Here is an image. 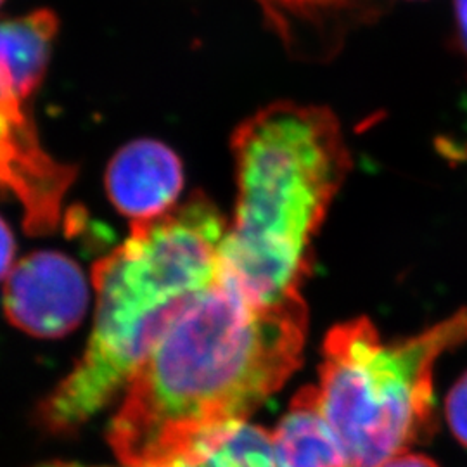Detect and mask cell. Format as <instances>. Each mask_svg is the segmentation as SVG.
<instances>
[{
  "mask_svg": "<svg viewBox=\"0 0 467 467\" xmlns=\"http://www.w3.org/2000/svg\"><path fill=\"white\" fill-rule=\"evenodd\" d=\"M306 329L301 295L258 305L220 275L125 388L108 428L121 466H173L201 438L244 422L298 368Z\"/></svg>",
  "mask_w": 467,
  "mask_h": 467,
  "instance_id": "obj_1",
  "label": "cell"
},
{
  "mask_svg": "<svg viewBox=\"0 0 467 467\" xmlns=\"http://www.w3.org/2000/svg\"><path fill=\"white\" fill-rule=\"evenodd\" d=\"M225 233L217 206L196 192L161 217L134 222L130 237L100 258L88 345L36 409L47 433H77L129 386L187 303L217 283Z\"/></svg>",
  "mask_w": 467,
  "mask_h": 467,
  "instance_id": "obj_2",
  "label": "cell"
},
{
  "mask_svg": "<svg viewBox=\"0 0 467 467\" xmlns=\"http://www.w3.org/2000/svg\"><path fill=\"white\" fill-rule=\"evenodd\" d=\"M231 146L237 200L220 275L258 305L300 296L316 234L351 170L339 119L281 100L246 118Z\"/></svg>",
  "mask_w": 467,
  "mask_h": 467,
  "instance_id": "obj_3",
  "label": "cell"
},
{
  "mask_svg": "<svg viewBox=\"0 0 467 467\" xmlns=\"http://www.w3.org/2000/svg\"><path fill=\"white\" fill-rule=\"evenodd\" d=\"M466 339L467 308L389 343L366 317L329 331L318 395L348 466H383L434 433V364Z\"/></svg>",
  "mask_w": 467,
  "mask_h": 467,
  "instance_id": "obj_4",
  "label": "cell"
},
{
  "mask_svg": "<svg viewBox=\"0 0 467 467\" xmlns=\"http://www.w3.org/2000/svg\"><path fill=\"white\" fill-rule=\"evenodd\" d=\"M88 287L82 268L57 251H36L11 268L4 285V312L17 329L56 339L84 320Z\"/></svg>",
  "mask_w": 467,
  "mask_h": 467,
  "instance_id": "obj_5",
  "label": "cell"
},
{
  "mask_svg": "<svg viewBox=\"0 0 467 467\" xmlns=\"http://www.w3.org/2000/svg\"><path fill=\"white\" fill-rule=\"evenodd\" d=\"M268 28L301 59H329L351 30L381 15L379 0H256Z\"/></svg>",
  "mask_w": 467,
  "mask_h": 467,
  "instance_id": "obj_6",
  "label": "cell"
},
{
  "mask_svg": "<svg viewBox=\"0 0 467 467\" xmlns=\"http://www.w3.org/2000/svg\"><path fill=\"white\" fill-rule=\"evenodd\" d=\"M182 185L184 171L179 156L150 139L121 148L106 170L109 200L121 215L134 222L161 217L173 210Z\"/></svg>",
  "mask_w": 467,
  "mask_h": 467,
  "instance_id": "obj_7",
  "label": "cell"
},
{
  "mask_svg": "<svg viewBox=\"0 0 467 467\" xmlns=\"http://www.w3.org/2000/svg\"><path fill=\"white\" fill-rule=\"evenodd\" d=\"M59 17L52 9L0 19V113L30 117L28 99L44 82Z\"/></svg>",
  "mask_w": 467,
  "mask_h": 467,
  "instance_id": "obj_8",
  "label": "cell"
},
{
  "mask_svg": "<svg viewBox=\"0 0 467 467\" xmlns=\"http://www.w3.org/2000/svg\"><path fill=\"white\" fill-rule=\"evenodd\" d=\"M277 467H350L320 407L317 386H306L272 433Z\"/></svg>",
  "mask_w": 467,
  "mask_h": 467,
  "instance_id": "obj_9",
  "label": "cell"
},
{
  "mask_svg": "<svg viewBox=\"0 0 467 467\" xmlns=\"http://www.w3.org/2000/svg\"><path fill=\"white\" fill-rule=\"evenodd\" d=\"M170 467H277L272 434L248 420L201 438Z\"/></svg>",
  "mask_w": 467,
  "mask_h": 467,
  "instance_id": "obj_10",
  "label": "cell"
},
{
  "mask_svg": "<svg viewBox=\"0 0 467 467\" xmlns=\"http://www.w3.org/2000/svg\"><path fill=\"white\" fill-rule=\"evenodd\" d=\"M445 414L451 433L467 447V372L451 386L445 401Z\"/></svg>",
  "mask_w": 467,
  "mask_h": 467,
  "instance_id": "obj_11",
  "label": "cell"
},
{
  "mask_svg": "<svg viewBox=\"0 0 467 467\" xmlns=\"http://www.w3.org/2000/svg\"><path fill=\"white\" fill-rule=\"evenodd\" d=\"M15 237L9 225L0 218V279H4L13 265L15 258Z\"/></svg>",
  "mask_w": 467,
  "mask_h": 467,
  "instance_id": "obj_12",
  "label": "cell"
},
{
  "mask_svg": "<svg viewBox=\"0 0 467 467\" xmlns=\"http://www.w3.org/2000/svg\"><path fill=\"white\" fill-rule=\"evenodd\" d=\"M455 35L453 44L467 63V0H453Z\"/></svg>",
  "mask_w": 467,
  "mask_h": 467,
  "instance_id": "obj_13",
  "label": "cell"
},
{
  "mask_svg": "<svg viewBox=\"0 0 467 467\" xmlns=\"http://www.w3.org/2000/svg\"><path fill=\"white\" fill-rule=\"evenodd\" d=\"M379 467H440L434 461L426 455L420 453H401L399 457L384 462L383 466Z\"/></svg>",
  "mask_w": 467,
  "mask_h": 467,
  "instance_id": "obj_14",
  "label": "cell"
},
{
  "mask_svg": "<svg viewBox=\"0 0 467 467\" xmlns=\"http://www.w3.org/2000/svg\"><path fill=\"white\" fill-rule=\"evenodd\" d=\"M35 467H109V466H85L80 462H67V461H50V462H44V464H38ZM125 467V466H119Z\"/></svg>",
  "mask_w": 467,
  "mask_h": 467,
  "instance_id": "obj_15",
  "label": "cell"
},
{
  "mask_svg": "<svg viewBox=\"0 0 467 467\" xmlns=\"http://www.w3.org/2000/svg\"><path fill=\"white\" fill-rule=\"evenodd\" d=\"M4 2H5V0H0V5H2V4H4Z\"/></svg>",
  "mask_w": 467,
  "mask_h": 467,
  "instance_id": "obj_16",
  "label": "cell"
}]
</instances>
